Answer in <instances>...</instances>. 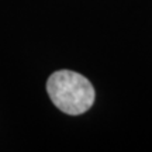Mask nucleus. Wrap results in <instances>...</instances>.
<instances>
[{
    "instance_id": "1",
    "label": "nucleus",
    "mask_w": 152,
    "mask_h": 152,
    "mask_svg": "<svg viewBox=\"0 0 152 152\" xmlns=\"http://www.w3.org/2000/svg\"><path fill=\"white\" fill-rule=\"evenodd\" d=\"M47 92L51 102L69 115L86 113L94 103V87L89 79L73 71H56L48 77Z\"/></svg>"
}]
</instances>
